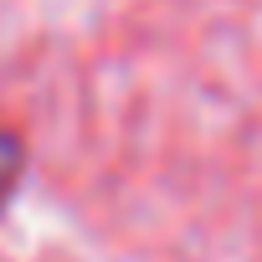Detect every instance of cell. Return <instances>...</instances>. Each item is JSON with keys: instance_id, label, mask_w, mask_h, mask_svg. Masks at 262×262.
I'll use <instances>...</instances> for the list:
<instances>
[{"instance_id": "1", "label": "cell", "mask_w": 262, "mask_h": 262, "mask_svg": "<svg viewBox=\"0 0 262 262\" xmlns=\"http://www.w3.org/2000/svg\"><path fill=\"white\" fill-rule=\"evenodd\" d=\"M21 175H26V144L11 134V128H0V206L16 195Z\"/></svg>"}]
</instances>
